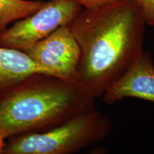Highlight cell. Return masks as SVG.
<instances>
[{"instance_id":"6da1fadb","label":"cell","mask_w":154,"mask_h":154,"mask_svg":"<svg viewBox=\"0 0 154 154\" xmlns=\"http://www.w3.org/2000/svg\"><path fill=\"white\" fill-rule=\"evenodd\" d=\"M145 25L132 0L83 8L68 24L81 51L75 84L95 99L103 95L143 51Z\"/></svg>"},{"instance_id":"7a4b0ae2","label":"cell","mask_w":154,"mask_h":154,"mask_svg":"<svg viewBox=\"0 0 154 154\" xmlns=\"http://www.w3.org/2000/svg\"><path fill=\"white\" fill-rule=\"evenodd\" d=\"M94 99L75 83L33 74L0 96V131L6 138L44 131L94 109Z\"/></svg>"},{"instance_id":"3957f363","label":"cell","mask_w":154,"mask_h":154,"mask_svg":"<svg viewBox=\"0 0 154 154\" xmlns=\"http://www.w3.org/2000/svg\"><path fill=\"white\" fill-rule=\"evenodd\" d=\"M110 119L94 109L82 111L42 132L11 137L2 153L71 154L99 142L110 134Z\"/></svg>"},{"instance_id":"277c9868","label":"cell","mask_w":154,"mask_h":154,"mask_svg":"<svg viewBox=\"0 0 154 154\" xmlns=\"http://www.w3.org/2000/svg\"><path fill=\"white\" fill-rule=\"evenodd\" d=\"M84 7L76 0H49L0 34V47L23 51L68 25Z\"/></svg>"},{"instance_id":"5b68a950","label":"cell","mask_w":154,"mask_h":154,"mask_svg":"<svg viewBox=\"0 0 154 154\" xmlns=\"http://www.w3.org/2000/svg\"><path fill=\"white\" fill-rule=\"evenodd\" d=\"M49 75L74 83L80 60V48L68 25L23 50Z\"/></svg>"},{"instance_id":"8992f818","label":"cell","mask_w":154,"mask_h":154,"mask_svg":"<svg viewBox=\"0 0 154 154\" xmlns=\"http://www.w3.org/2000/svg\"><path fill=\"white\" fill-rule=\"evenodd\" d=\"M126 98L154 103V64L151 54L144 50L102 95L103 101L109 105Z\"/></svg>"},{"instance_id":"52a82bcc","label":"cell","mask_w":154,"mask_h":154,"mask_svg":"<svg viewBox=\"0 0 154 154\" xmlns=\"http://www.w3.org/2000/svg\"><path fill=\"white\" fill-rule=\"evenodd\" d=\"M35 74H49L24 51L0 47V96Z\"/></svg>"},{"instance_id":"ba28073f","label":"cell","mask_w":154,"mask_h":154,"mask_svg":"<svg viewBox=\"0 0 154 154\" xmlns=\"http://www.w3.org/2000/svg\"><path fill=\"white\" fill-rule=\"evenodd\" d=\"M44 3L40 0H0V34L10 23L34 14Z\"/></svg>"},{"instance_id":"9c48e42d","label":"cell","mask_w":154,"mask_h":154,"mask_svg":"<svg viewBox=\"0 0 154 154\" xmlns=\"http://www.w3.org/2000/svg\"><path fill=\"white\" fill-rule=\"evenodd\" d=\"M141 11L146 24L154 26V0H132Z\"/></svg>"},{"instance_id":"30bf717a","label":"cell","mask_w":154,"mask_h":154,"mask_svg":"<svg viewBox=\"0 0 154 154\" xmlns=\"http://www.w3.org/2000/svg\"><path fill=\"white\" fill-rule=\"evenodd\" d=\"M86 9H94L112 2L116 0H76Z\"/></svg>"},{"instance_id":"8fae6325","label":"cell","mask_w":154,"mask_h":154,"mask_svg":"<svg viewBox=\"0 0 154 154\" xmlns=\"http://www.w3.org/2000/svg\"><path fill=\"white\" fill-rule=\"evenodd\" d=\"M6 137L4 136L2 133L0 131V154L2 153L3 150L5 148L7 143L5 142Z\"/></svg>"}]
</instances>
